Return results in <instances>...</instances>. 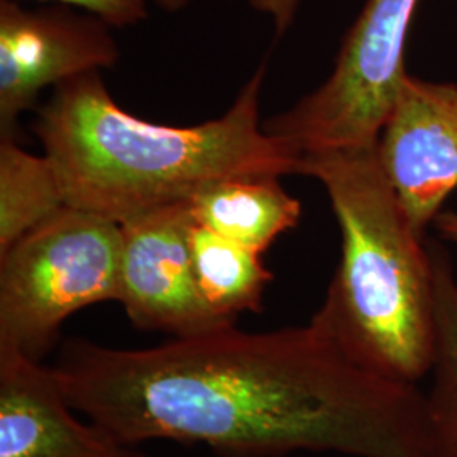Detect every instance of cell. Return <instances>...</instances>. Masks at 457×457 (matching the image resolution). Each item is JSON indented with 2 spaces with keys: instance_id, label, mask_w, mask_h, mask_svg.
<instances>
[{
  "instance_id": "cell-6",
  "label": "cell",
  "mask_w": 457,
  "mask_h": 457,
  "mask_svg": "<svg viewBox=\"0 0 457 457\" xmlns=\"http://www.w3.org/2000/svg\"><path fill=\"white\" fill-rule=\"evenodd\" d=\"M190 200L136 213L119 222L122 230L120 295L129 320L173 339L230 326L207 305L196 283L190 228Z\"/></svg>"
},
{
  "instance_id": "cell-14",
  "label": "cell",
  "mask_w": 457,
  "mask_h": 457,
  "mask_svg": "<svg viewBox=\"0 0 457 457\" xmlns=\"http://www.w3.org/2000/svg\"><path fill=\"white\" fill-rule=\"evenodd\" d=\"M80 7L88 14L102 19L112 28H128L143 22L147 17L146 0H43Z\"/></svg>"
},
{
  "instance_id": "cell-7",
  "label": "cell",
  "mask_w": 457,
  "mask_h": 457,
  "mask_svg": "<svg viewBox=\"0 0 457 457\" xmlns=\"http://www.w3.org/2000/svg\"><path fill=\"white\" fill-rule=\"evenodd\" d=\"M111 28L70 5L28 9L0 0V132L12 137L17 117L39 94L83 73L112 68L119 48Z\"/></svg>"
},
{
  "instance_id": "cell-17",
  "label": "cell",
  "mask_w": 457,
  "mask_h": 457,
  "mask_svg": "<svg viewBox=\"0 0 457 457\" xmlns=\"http://www.w3.org/2000/svg\"><path fill=\"white\" fill-rule=\"evenodd\" d=\"M153 2H156V5L162 7L166 12H179L190 4V0H153Z\"/></svg>"
},
{
  "instance_id": "cell-12",
  "label": "cell",
  "mask_w": 457,
  "mask_h": 457,
  "mask_svg": "<svg viewBox=\"0 0 457 457\" xmlns=\"http://www.w3.org/2000/svg\"><path fill=\"white\" fill-rule=\"evenodd\" d=\"M66 207L46 156H34L12 137L0 143V253Z\"/></svg>"
},
{
  "instance_id": "cell-9",
  "label": "cell",
  "mask_w": 457,
  "mask_h": 457,
  "mask_svg": "<svg viewBox=\"0 0 457 457\" xmlns=\"http://www.w3.org/2000/svg\"><path fill=\"white\" fill-rule=\"evenodd\" d=\"M77 413L51 366L0 351V457H104L120 445Z\"/></svg>"
},
{
  "instance_id": "cell-11",
  "label": "cell",
  "mask_w": 457,
  "mask_h": 457,
  "mask_svg": "<svg viewBox=\"0 0 457 457\" xmlns=\"http://www.w3.org/2000/svg\"><path fill=\"white\" fill-rule=\"evenodd\" d=\"M190 249L200 294L220 317L234 320L243 312H262L273 275L262 254L194 222Z\"/></svg>"
},
{
  "instance_id": "cell-18",
  "label": "cell",
  "mask_w": 457,
  "mask_h": 457,
  "mask_svg": "<svg viewBox=\"0 0 457 457\" xmlns=\"http://www.w3.org/2000/svg\"><path fill=\"white\" fill-rule=\"evenodd\" d=\"M104 457H147L146 454L134 449V445H117L111 454Z\"/></svg>"
},
{
  "instance_id": "cell-1",
  "label": "cell",
  "mask_w": 457,
  "mask_h": 457,
  "mask_svg": "<svg viewBox=\"0 0 457 457\" xmlns=\"http://www.w3.org/2000/svg\"><path fill=\"white\" fill-rule=\"evenodd\" d=\"M51 368L68 403L120 445L439 457L424 393L364 370L312 320L270 332L230 324L146 349L70 339Z\"/></svg>"
},
{
  "instance_id": "cell-10",
  "label": "cell",
  "mask_w": 457,
  "mask_h": 457,
  "mask_svg": "<svg viewBox=\"0 0 457 457\" xmlns=\"http://www.w3.org/2000/svg\"><path fill=\"white\" fill-rule=\"evenodd\" d=\"M196 224L262 254L302 217L300 202L277 177L212 181L190 198Z\"/></svg>"
},
{
  "instance_id": "cell-5",
  "label": "cell",
  "mask_w": 457,
  "mask_h": 457,
  "mask_svg": "<svg viewBox=\"0 0 457 457\" xmlns=\"http://www.w3.org/2000/svg\"><path fill=\"white\" fill-rule=\"evenodd\" d=\"M419 0H368L344 37L326 82L262 129L296 156L375 146L403 82Z\"/></svg>"
},
{
  "instance_id": "cell-8",
  "label": "cell",
  "mask_w": 457,
  "mask_h": 457,
  "mask_svg": "<svg viewBox=\"0 0 457 457\" xmlns=\"http://www.w3.org/2000/svg\"><path fill=\"white\" fill-rule=\"evenodd\" d=\"M376 149L410 226L425 237L457 188V85L407 73Z\"/></svg>"
},
{
  "instance_id": "cell-4",
  "label": "cell",
  "mask_w": 457,
  "mask_h": 457,
  "mask_svg": "<svg viewBox=\"0 0 457 457\" xmlns=\"http://www.w3.org/2000/svg\"><path fill=\"white\" fill-rule=\"evenodd\" d=\"M122 230L63 207L0 253V351L39 361L75 312L119 302Z\"/></svg>"
},
{
  "instance_id": "cell-15",
  "label": "cell",
  "mask_w": 457,
  "mask_h": 457,
  "mask_svg": "<svg viewBox=\"0 0 457 457\" xmlns=\"http://www.w3.org/2000/svg\"><path fill=\"white\" fill-rule=\"evenodd\" d=\"M249 5L270 17L275 24V33L281 36L294 24L300 0H249Z\"/></svg>"
},
{
  "instance_id": "cell-16",
  "label": "cell",
  "mask_w": 457,
  "mask_h": 457,
  "mask_svg": "<svg viewBox=\"0 0 457 457\" xmlns=\"http://www.w3.org/2000/svg\"><path fill=\"white\" fill-rule=\"evenodd\" d=\"M434 226L444 239L457 245V212L439 213L434 220Z\"/></svg>"
},
{
  "instance_id": "cell-2",
  "label": "cell",
  "mask_w": 457,
  "mask_h": 457,
  "mask_svg": "<svg viewBox=\"0 0 457 457\" xmlns=\"http://www.w3.org/2000/svg\"><path fill=\"white\" fill-rule=\"evenodd\" d=\"M264 77L262 63L226 114L175 128L126 112L90 71L54 87L34 132L66 205L122 222L212 181L298 173L300 158L260 124Z\"/></svg>"
},
{
  "instance_id": "cell-13",
  "label": "cell",
  "mask_w": 457,
  "mask_h": 457,
  "mask_svg": "<svg viewBox=\"0 0 457 457\" xmlns=\"http://www.w3.org/2000/svg\"><path fill=\"white\" fill-rule=\"evenodd\" d=\"M436 295L434 383L427 398L428 422L439 457H457V279L447 254L428 245Z\"/></svg>"
},
{
  "instance_id": "cell-3",
  "label": "cell",
  "mask_w": 457,
  "mask_h": 457,
  "mask_svg": "<svg viewBox=\"0 0 457 457\" xmlns=\"http://www.w3.org/2000/svg\"><path fill=\"white\" fill-rule=\"evenodd\" d=\"M376 145L300 158L298 173L324 185L343 237L341 262L312 322L364 370L417 385L436 358L432 258L381 170Z\"/></svg>"
}]
</instances>
